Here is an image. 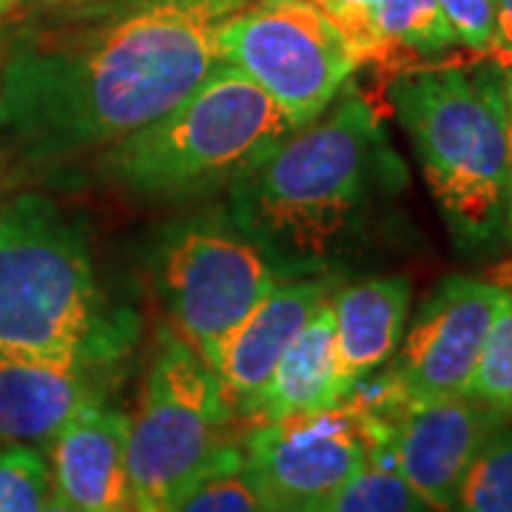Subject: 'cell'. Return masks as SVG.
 Returning <instances> with one entry per match:
<instances>
[{
	"instance_id": "obj_1",
	"label": "cell",
	"mask_w": 512,
	"mask_h": 512,
	"mask_svg": "<svg viewBox=\"0 0 512 512\" xmlns=\"http://www.w3.org/2000/svg\"><path fill=\"white\" fill-rule=\"evenodd\" d=\"M231 12L228 0H111L20 43L0 72V128L32 157L123 140L200 86Z\"/></svg>"
},
{
	"instance_id": "obj_2",
	"label": "cell",
	"mask_w": 512,
	"mask_h": 512,
	"mask_svg": "<svg viewBox=\"0 0 512 512\" xmlns=\"http://www.w3.org/2000/svg\"><path fill=\"white\" fill-rule=\"evenodd\" d=\"M404 171L376 109L342 92L228 185V217L282 276H325Z\"/></svg>"
},
{
	"instance_id": "obj_3",
	"label": "cell",
	"mask_w": 512,
	"mask_h": 512,
	"mask_svg": "<svg viewBox=\"0 0 512 512\" xmlns=\"http://www.w3.org/2000/svg\"><path fill=\"white\" fill-rule=\"evenodd\" d=\"M137 339V316L100 291L83 231L43 194L0 211V356L106 367Z\"/></svg>"
},
{
	"instance_id": "obj_4",
	"label": "cell",
	"mask_w": 512,
	"mask_h": 512,
	"mask_svg": "<svg viewBox=\"0 0 512 512\" xmlns=\"http://www.w3.org/2000/svg\"><path fill=\"white\" fill-rule=\"evenodd\" d=\"M390 100L453 245L464 254L501 248L510 202L501 69H407L393 74Z\"/></svg>"
},
{
	"instance_id": "obj_5",
	"label": "cell",
	"mask_w": 512,
	"mask_h": 512,
	"mask_svg": "<svg viewBox=\"0 0 512 512\" xmlns=\"http://www.w3.org/2000/svg\"><path fill=\"white\" fill-rule=\"evenodd\" d=\"M293 120L237 66L217 57L211 72L174 109L111 143L103 171L148 200H185L217 185L288 137Z\"/></svg>"
},
{
	"instance_id": "obj_6",
	"label": "cell",
	"mask_w": 512,
	"mask_h": 512,
	"mask_svg": "<svg viewBox=\"0 0 512 512\" xmlns=\"http://www.w3.org/2000/svg\"><path fill=\"white\" fill-rule=\"evenodd\" d=\"M151 271L177 333L208 367L225 336L282 282L274 259L228 211L168 225L151 251Z\"/></svg>"
},
{
	"instance_id": "obj_7",
	"label": "cell",
	"mask_w": 512,
	"mask_h": 512,
	"mask_svg": "<svg viewBox=\"0 0 512 512\" xmlns=\"http://www.w3.org/2000/svg\"><path fill=\"white\" fill-rule=\"evenodd\" d=\"M234 413L220 379L177 330H160L140 419L128 433L134 512H171Z\"/></svg>"
},
{
	"instance_id": "obj_8",
	"label": "cell",
	"mask_w": 512,
	"mask_h": 512,
	"mask_svg": "<svg viewBox=\"0 0 512 512\" xmlns=\"http://www.w3.org/2000/svg\"><path fill=\"white\" fill-rule=\"evenodd\" d=\"M217 57L237 66L305 126L345 92L359 69L348 37L311 0H248L217 29Z\"/></svg>"
},
{
	"instance_id": "obj_9",
	"label": "cell",
	"mask_w": 512,
	"mask_h": 512,
	"mask_svg": "<svg viewBox=\"0 0 512 512\" xmlns=\"http://www.w3.org/2000/svg\"><path fill=\"white\" fill-rule=\"evenodd\" d=\"M393 424L339 402L325 410L259 421L239 444L265 501L328 510L367 461L390 456Z\"/></svg>"
},
{
	"instance_id": "obj_10",
	"label": "cell",
	"mask_w": 512,
	"mask_h": 512,
	"mask_svg": "<svg viewBox=\"0 0 512 512\" xmlns=\"http://www.w3.org/2000/svg\"><path fill=\"white\" fill-rule=\"evenodd\" d=\"M501 299V285L458 274L427 293L393 365L410 402L467 396Z\"/></svg>"
},
{
	"instance_id": "obj_11",
	"label": "cell",
	"mask_w": 512,
	"mask_h": 512,
	"mask_svg": "<svg viewBox=\"0 0 512 512\" xmlns=\"http://www.w3.org/2000/svg\"><path fill=\"white\" fill-rule=\"evenodd\" d=\"M507 419L473 396L413 402L393 430V470L430 510L450 512L470 464Z\"/></svg>"
},
{
	"instance_id": "obj_12",
	"label": "cell",
	"mask_w": 512,
	"mask_h": 512,
	"mask_svg": "<svg viewBox=\"0 0 512 512\" xmlns=\"http://www.w3.org/2000/svg\"><path fill=\"white\" fill-rule=\"evenodd\" d=\"M330 293L333 282L328 276H299L293 282H279L225 336L211 370L217 373L225 402L237 419H248L256 396L271 379L282 353L308 325L313 311L330 299Z\"/></svg>"
},
{
	"instance_id": "obj_13",
	"label": "cell",
	"mask_w": 512,
	"mask_h": 512,
	"mask_svg": "<svg viewBox=\"0 0 512 512\" xmlns=\"http://www.w3.org/2000/svg\"><path fill=\"white\" fill-rule=\"evenodd\" d=\"M128 433L123 410L103 402L80 410L52 439L55 493L77 512H134Z\"/></svg>"
},
{
	"instance_id": "obj_14",
	"label": "cell",
	"mask_w": 512,
	"mask_h": 512,
	"mask_svg": "<svg viewBox=\"0 0 512 512\" xmlns=\"http://www.w3.org/2000/svg\"><path fill=\"white\" fill-rule=\"evenodd\" d=\"M92 370L0 356V441H52L89 404L103 402Z\"/></svg>"
},
{
	"instance_id": "obj_15",
	"label": "cell",
	"mask_w": 512,
	"mask_h": 512,
	"mask_svg": "<svg viewBox=\"0 0 512 512\" xmlns=\"http://www.w3.org/2000/svg\"><path fill=\"white\" fill-rule=\"evenodd\" d=\"M413 302L404 276H376L330 296L336 325V362L345 384H356L399 350Z\"/></svg>"
},
{
	"instance_id": "obj_16",
	"label": "cell",
	"mask_w": 512,
	"mask_h": 512,
	"mask_svg": "<svg viewBox=\"0 0 512 512\" xmlns=\"http://www.w3.org/2000/svg\"><path fill=\"white\" fill-rule=\"evenodd\" d=\"M333 296V293H330ZM348 384L336 362V325L333 308L325 299L308 325L296 333L288 350L282 353L271 379L256 396L254 407L245 421H274L296 413L325 410L345 399Z\"/></svg>"
},
{
	"instance_id": "obj_17",
	"label": "cell",
	"mask_w": 512,
	"mask_h": 512,
	"mask_svg": "<svg viewBox=\"0 0 512 512\" xmlns=\"http://www.w3.org/2000/svg\"><path fill=\"white\" fill-rule=\"evenodd\" d=\"M382 52L376 66L382 72H407L419 66H439L458 46L456 32L439 0H382L379 6Z\"/></svg>"
},
{
	"instance_id": "obj_18",
	"label": "cell",
	"mask_w": 512,
	"mask_h": 512,
	"mask_svg": "<svg viewBox=\"0 0 512 512\" xmlns=\"http://www.w3.org/2000/svg\"><path fill=\"white\" fill-rule=\"evenodd\" d=\"M265 495L239 444L222 441L185 484L171 512H262Z\"/></svg>"
},
{
	"instance_id": "obj_19",
	"label": "cell",
	"mask_w": 512,
	"mask_h": 512,
	"mask_svg": "<svg viewBox=\"0 0 512 512\" xmlns=\"http://www.w3.org/2000/svg\"><path fill=\"white\" fill-rule=\"evenodd\" d=\"M450 512H512V424L481 447Z\"/></svg>"
},
{
	"instance_id": "obj_20",
	"label": "cell",
	"mask_w": 512,
	"mask_h": 512,
	"mask_svg": "<svg viewBox=\"0 0 512 512\" xmlns=\"http://www.w3.org/2000/svg\"><path fill=\"white\" fill-rule=\"evenodd\" d=\"M325 512H433L413 493L393 464L367 461L348 484L333 495Z\"/></svg>"
},
{
	"instance_id": "obj_21",
	"label": "cell",
	"mask_w": 512,
	"mask_h": 512,
	"mask_svg": "<svg viewBox=\"0 0 512 512\" xmlns=\"http://www.w3.org/2000/svg\"><path fill=\"white\" fill-rule=\"evenodd\" d=\"M467 396L490 404L495 410L512 413V288H504L501 308L487 333Z\"/></svg>"
},
{
	"instance_id": "obj_22",
	"label": "cell",
	"mask_w": 512,
	"mask_h": 512,
	"mask_svg": "<svg viewBox=\"0 0 512 512\" xmlns=\"http://www.w3.org/2000/svg\"><path fill=\"white\" fill-rule=\"evenodd\" d=\"M52 493V470L40 450L26 444L0 450V512H43Z\"/></svg>"
},
{
	"instance_id": "obj_23",
	"label": "cell",
	"mask_w": 512,
	"mask_h": 512,
	"mask_svg": "<svg viewBox=\"0 0 512 512\" xmlns=\"http://www.w3.org/2000/svg\"><path fill=\"white\" fill-rule=\"evenodd\" d=\"M336 29L348 37L353 55L359 57V66L379 60L382 52V37H379V6L382 0H311Z\"/></svg>"
},
{
	"instance_id": "obj_24",
	"label": "cell",
	"mask_w": 512,
	"mask_h": 512,
	"mask_svg": "<svg viewBox=\"0 0 512 512\" xmlns=\"http://www.w3.org/2000/svg\"><path fill=\"white\" fill-rule=\"evenodd\" d=\"M447 15L458 46L473 55H487L495 26V0H439Z\"/></svg>"
},
{
	"instance_id": "obj_25",
	"label": "cell",
	"mask_w": 512,
	"mask_h": 512,
	"mask_svg": "<svg viewBox=\"0 0 512 512\" xmlns=\"http://www.w3.org/2000/svg\"><path fill=\"white\" fill-rule=\"evenodd\" d=\"M487 57L498 69L512 66V0H495V26Z\"/></svg>"
},
{
	"instance_id": "obj_26",
	"label": "cell",
	"mask_w": 512,
	"mask_h": 512,
	"mask_svg": "<svg viewBox=\"0 0 512 512\" xmlns=\"http://www.w3.org/2000/svg\"><path fill=\"white\" fill-rule=\"evenodd\" d=\"M501 106H504V134H507V157H510V202H507L504 245H512V66L501 69Z\"/></svg>"
},
{
	"instance_id": "obj_27",
	"label": "cell",
	"mask_w": 512,
	"mask_h": 512,
	"mask_svg": "<svg viewBox=\"0 0 512 512\" xmlns=\"http://www.w3.org/2000/svg\"><path fill=\"white\" fill-rule=\"evenodd\" d=\"M262 512H322L311 507H299V504H285V501H265Z\"/></svg>"
},
{
	"instance_id": "obj_28",
	"label": "cell",
	"mask_w": 512,
	"mask_h": 512,
	"mask_svg": "<svg viewBox=\"0 0 512 512\" xmlns=\"http://www.w3.org/2000/svg\"><path fill=\"white\" fill-rule=\"evenodd\" d=\"M43 512H77V510H74L69 501H63L60 495L52 493V498L46 501V507H43Z\"/></svg>"
},
{
	"instance_id": "obj_29",
	"label": "cell",
	"mask_w": 512,
	"mask_h": 512,
	"mask_svg": "<svg viewBox=\"0 0 512 512\" xmlns=\"http://www.w3.org/2000/svg\"><path fill=\"white\" fill-rule=\"evenodd\" d=\"M12 3H15V0H0V15H3L6 9H12Z\"/></svg>"
},
{
	"instance_id": "obj_30",
	"label": "cell",
	"mask_w": 512,
	"mask_h": 512,
	"mask_svg": "<svg viewBox=\"0 0 512 512\" xmlns=\"http://www.w3.org/2000/svg\"><path fill=\"white\" fill-rule=\"evenodd\" d=\"M228 3H231L234 9H239V6H242V3H248V0H228Z\"/></svg>"
}]
</instances>
